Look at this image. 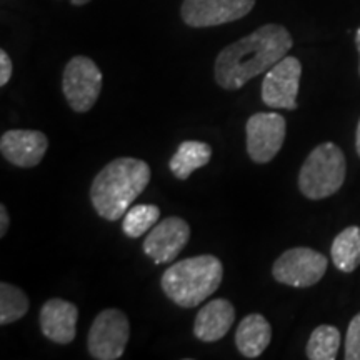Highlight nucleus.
Returning <instances> with one entry per match:
<instances>
[{"mask_svg": "<svg viewBox=\"0 0 360 360\" xmlns=\"http://www.w3.org/2000/svg\"><path fill=\"white\" fill-rule=\"evenodd\" d=\"M294 45L283 25L267 24L222 49L215 60V82L225 90H238L272 69Z\"/></svg>", "mask_w": 360, "mask_h": 360, "instance_id": "nucleus-1", "label": "nucleus"}, {"mask_svg": "<svg viewBox=\"0 0 360 360\" xmlns=\"http://www.w3.org/2000/svg\"><path fill=\"white\" fill-rule=\"evenodd\" d=\"M152 172L146 160L119 157L96 175L90 186V202L102 219H122L150 182Z\"/></svg>", "mask_w": 360, "mask_h": 360, "instance_id": "nucleus-2", "label": "nucleus"}, {"mask_svg": "<svg viewBox=\"0 0 360 360\" xmlns=\"http://www.w3.org/2000/svg\"><path fill=\"white\" fill-rule=\"evenodd\" d=\"M224 265L215 255L204 254L179 260L162 276V290L175 305L193 309L219 289Z\"/></svg>", "mask_w": 360, "mask_h": 360, "instance_id": "nucleus-3", "label": "nucleus"}, {"mask_svg": "<svg viewBox=\"0 0 360 360\" xmlns=\"http://www.w3.org/2000/svg\"><path fill=\"white\" fill-rule=\"evenodd\" d=\"M347 162L334 142L321 143L310 152L299 172V188L310 200L334 195L344 186Z\"/></svg>", "mask_w": 360, "mask_h": 360, "instance_id": "nucleus-4", "label": "nucleus"}, {"mask_svg": "<svg viewBox=\"0 0 360 360\" xmlns=\"http://www.w3.org/2000/svg\"><path fill=\"white\" fill-rule=\"evenodd\" d=\"M62 92L70 109L77 114L92 109L102 92V72L96 62L85 56L72 57L64 69Z\"/></svg>", "mask_w": 360, "mask_h": 360, "instance_id": "nucleus-5", "label": "nucleus"}, {"mask_svg": "<svg viewBox=\"0 0 360 360\" xmlns=\"http://www.w3.org/2000/svg\"><path fill=\"white\" fill-rule=\"evenodd\" d=\"M130 337L129 319L122 310L105 309L94 319L87 337L90 357L96 360L120 359Z\"/></svg>", "mask_w": 360, "mask_h": 360, "instance_id": "nucleus-6", "label": "nucleus"}, {"mask_svg": "<svg viewBox=\"0 0 360 360\" xmlns=\"http://www.w3.org/2000/svg\"><path fill=\"white\" fill-rule=\"evenodd\" d=\"M327 265L328 260L321 252L309 247H294L274 262L272 276L283 285L307 289L321 282L327 272Z\"/></svg>", "mask_w": 360, "mask_h": 360, "instance_id": "nucleus-7", "label": "nucleus"}, {"mask_svg": "<svg viewBox=\"0 0 360 360\" xmlns=\"http://www.w3.org/2000/svg\"><path fill=\"white\" fill-rule=\"evenodd\" d=\"M247 154L255 164H267L283 146L287 122L276 112H257L245 124Z\"/></svg>", "mask_w": 360, "mask_h": 360, "instance_id": "nucleus-8", "label": "nucleus"}, {"mask_svg": "<svg viewBox=\"0 0 360 360\" xmlns=\"http://www.w3.org/2000/svg\"><path fill=\"white\" fill-rule=\"evenodd\" d=\"M302 77V64L297 57L285 56L272 69L265 72L262 80V102L270 109L295 110L297 94Z\"/></svg>", "mask_w": 360, "mask_h": 360, "instance_id": "nucleus-9", "label": "nucleus"}, {"mask_svg": "<svg viewBox=\"0 0 360 360\" xmlns=\"http://www.w3.org/2000/svg\"><path fill=\"white\" fill-rule=\"evenodd\" d=\"M254 6L255 0H184L180 15L188 27L204 29L240 20Z\"/></svg>", "mask_w": 360, "mask_h": 360, "instance_id": "nucleus-10", "label": "nucleus"}, {"mask_svg": "<svg viewBox=\"0 0 360 360\" xmlns=\"http://www.w3.org/2000/svg\"><path fill=\"white\" fill-rule=\"evenodd\" d=\"M191 240V225L180 217H167L157 222L143 240V254L157 265L172 262Z\"/></svg>", "mask_w": 360, "mask_h": 360, "instance_id": "nucleus-11", "label": "nucleus"}, {"mask_svg": "<svg viewBox=\"0 0 360 360\" xmlns=\"http://www.w3.org/2000/svg\"><path fill=\"white\" fill-rule=\"evenodd\" d=\"M49 139L40 130L13 129L0 137V152L4 159L20 169H30L42 162L47 154Z\"/></svg>", "mask_w": 360, "mask_h": 360, "instance_id": "nucleus-12", "label": "nucleus"}, {"mask_svg": "<svg viewBox=\"0 0 360 360\" xmlns=\"http://www.w3.org/2000/svg\"><path fill=\"white\" fill-rule=\"evenodd\" d=\"M79 309L69 300L51 299L40 309V330L53 344L67 345L77 334Z\"/></svg>", "mask_w": 360, "mask_h": 360, "instance_id": "nucleus-13", "label": "nucleus"}, {"mask_svg": "<svg viewBox=\"0 0 360 360\" xmlns=\"http://www.w3.org/2000/svg\"><path fill=\"white\" fill-rule=\"evenodd\" d=\"M236 321V309L227 299L207 302L193 322V335L202 342H217L227 335Z\"/></svg>", "mask_w": 360, "mask_h": 360, "instance_id": "nucleus-14", "label": "nucleus"}, {"mask_svg": "<svg viewBox=\"0 0 360 360\" xmlns=\"http://www.w3.org/2000/svg\"><path fill=\"white\" fill-rule=\"evenodd\" d=\"M272 340V327L262 314H249L238 323L236 345L244 357L257 359Z\"/></svg>", "mask_w": 360, "mask_h": 360, "instance_id": "nucleus-15", "label": "nucleus"}, {"mask_svg": "<svg viewBox=\"0 0 360 360\" xmlns=\"http://www.w3.org/2000/svg\"><path fill=\"white\" fill-rule=\"evenodd\" d=\"M212 159V147L205 142L186 141L169 162V169L179 180H187L193 170L205 167Z\"/></svg>", "mask_w": 360, "mask_h": 360, "instance_id": "nucleus-16", "label": "nucleus"}, {"mask_svg": "<svg viewBox=\"0 0 360 360\" xmlns=\"http://www.w3.org/2000/svg\"><path fill=\"white\" fill-rule=\"evenodd\" d=\"M332 262L340 272L350 274L360 265V227L344 229L337 233L330 247Z\"/></svg>", "mask_w": 360, "mask_h": 360, "instance_id": "nucleus-17", "label": "nucleus"}, {"mask_svg": "<svg viewBox=\"0 0 360 360\" xmlns=\"http://www.w3.org/2000/svg\"><path fill=\"white\" fill-rule=\"evenodd\" d=\"M340 349V332L334 326H319L309 337L305 354L310 360H334Z\"/></svg>", "mask_w": 360, "mask_h": 360, "instance_id": "nucleus-18", "label": "nucleus"}, {"mask_svg": "<svg viewBox=\"0 0 360 360\" xmlns=\"http://www.w3.org/2000/svg\"><path fill=\"white\" fill-rule=\"evenodd\" d=\"M30 300L24 290L12 283H0V323L7 326L20 321L29 312Z\"/></svg>", "mask_w": 360, "mask_h": 360, "instance_id": "nucleus-19", "label": "nucleus"}, {"mask_svg": "<svg viewBox=\"0 0 360 360\" xmlns=\"http://www.w3.org/2000/svg\"><path fill=\"white\" fill-rule=\"evenodd\" d=\"M160 219V209L150 204L132 205L125 212L122 220V231L130 238H139L150 231Z\"/></svg>", "mask_w": 360, "mask_h": 360, "instance_id": "nucleus-20", "label": "nucleus"}, {"mask_svg": "<svg viewBox=\"0 0 360 360\" xmlns=\"http://www.w3.org/2000/svg\"><path fill=\"white\" fill-rule=\"evenodd\" d=\"M345 360H360V312L350 321L345 335Z\"/></svg>", "mask_w": 360, "mask_h": 360, "instance_id": "nucleus-21", "label": "nucleus"}, {"mask_svg": "<svg viewBox=\"0 0 360 360\" xmlns=\"http://www.w3.org/2000/svg\"><path fill=\"white\" fill-rule=\"evenodd\" d=\"M12 72L13 67L11 57H8V53L2 49V51H0V85H2V87H6L8 84V80L12 77Z\"/></svg>", "mask_w": 360, "mask_h": 360, "instance_id": "nucleus-22", "label": "nucleus"}, {"mask_svg": "<svg viewBox=\"0 0 360 360\" xmlns=\"http://www.w3.org/2000/svg\"><path fill=\"white\" fill-rule=\"evenodd\" d=\"M8 229V212L6 205H0V237H4L7 233Z\"/></svg>", "mask_w": 360, "mask_h": 360, "instance_id": "nucleus-23", "label": "nucleus"}, {"mask_svg": "<svg viewBox=\"0 0 360 360\" xmlns=\"http://www.w3.org/2000/svg\"><path fill=\"white\" fill-rule=\"evenodd\" d=\"M355 150H357V155L360 157V120L357 125V132H355Z\"/></svg>", "mask_w": 360, "mask_h": 360, "instance_id": "nucleus-24", "label": "nucleus"}, {"mask_svg": "<svg viewBox=\"0 0 360 360\" xmlns=\"http://www.w3.org/2000/svg\"><path fill=\"white\" fill-rule=\"evenodd\" d=\"M355 45H357V51L360 56V27L357 29V32H355ZM359 72H360V64H359Z\"/></svg>", "mask_w": 360, "mask_h": 360, "instance_id": "nucleus-25", "label": "nucleus"}, {"mask_svg": "<svg viewBox=\"0 0 360 360\" xmlns=\"http://www.w3.org/2000/svg\"><path fill=\"white\" fill-rule=\"evenodd\" d=\"M72 4H74V6H77V7H80V6H85V4H89L90 0H70Z\"/></svg>", "mask_w": 360, "mask_h": 360, "instance_id": "nucleus-26", "label": "nucleus"}]
</instances>
